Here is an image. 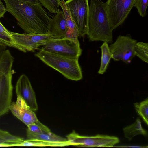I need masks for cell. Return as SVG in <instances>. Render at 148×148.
<instances>
[{"label":"cell","instance_id":"obj_1","mask_svg":"<svg viewBox=\"0 0 148 148\" xmlns=\"http://www.w3.org/2000/svg\"><path fill=\"white\" fill-rule=\"evenodd\" d=\"M6 11L16 19L25 33L44 34L49 32L47 13L39 3H32L17 0H3Z\"/></svg>","mask_w":148,"mask_h":148},{"label":"cell","instance_id":"obj_2","mask_svg":"<svg viewBox=\"0 0 148 148\" xmlns=\"http://www.w3.org/2000/svg\"><path fill=\"white\" fill-rule=\"evenodd\" d=\"M105 3L101 0H90L87 34L89 41H103L112 43V31Z\"/></svg>","mask_w":148,"mask_h":148},{"label":"cell","instance_id":"obj_3","mask_svg":"<svg viewBox=\"0 0 148 148\" xmlns=\"http://www.w3.org/2000/svg\"><path fill=\"white\" fill-rule=\"evenodd\" d=\"M14 58L6 47L0 46V115L8 112L12 103L13 87L12 68Z\"/></svg>","mask_w":148,"mask_h":148},{"label":"cell","instance_id":"obj_4","mask_svg":"<svg viewBox=\"0 0 148 148\" xmlns=\"http://www.w3.org/2000/svg\"><path fill=\"white\" fill-rule=\"evenodd\" d=\"M35 55L46 64L58 71L68 79L77 81L82 78L78 59L67 58L41 49Z\"/></svg>","mask_w":148,"mask_h":148},{"label":"cell","instance_id":"obj_5","mask_svg":"<svg viewBox=\"0 0 148 148\" xmlns=\"http://www.w3.org/2000/svg\"><path fill=\"white\" fill-rule=\"evenodd\" d=\"M40 49L67 58L77 59L82 51L78 38H65L50 40Z\"/></svg>","mask_w":148,"mask_h":148},{"label":"cell","instance_id":"obj_6","mask_svg":"<svg viewBox=\"0 0 148 148\" xmlns=\"http://www.w3.org/2000/svg\"><path fill=\"white\" fill-rule=\"evenodd\" d=\"M12 40L18 49L25 53L34 51L54 38L48 33L44 34L19 33L10 31Z\"/></svg>","mask_w":148,"mask_h":148},{"label":"cell","instance_id":"obj_7","mask_svg":"<svg viewBox=\"0 0 148 148\" xmlns=\"http://www.w3.org/2000/svg\"><path fill=\"white\" fill-rule=\"evenodd\" d=\"M136 0H107L105 2L110 26L113 30L122 24L132 8Z\"/></svg>","mask_w":148,"mask_h":148},{"label":"cell","instance_id":"obj_8","mask_svg":"<svg viewBox=\"0 0 148 148\" xmlns=\"http://www.w3.org/2000/svg\"><path fill=\"white\" fill-rule=\"evenodd\" d=\"M71 145L80 147H113L119 142L116 136L97 134L93 136H82L73 131L66 136Z\"/></svg>","mask_w":148,"mask_h":148},{"label":"cell","instance_id":"obj_9","mask_svg":"<svg viewBox=\"0 0 148 148\" xmlns=\"http://www.w3.org/2000/svg\"><path fill=\"white\" fill-rule=\"evenodd\" d=\"M137 40L128 36H119L116 41L109 47L112 58L115 61L121 60L130 63L134 55Z\"/></svg>","mask_w":148,"mask_h":148},{"label":"cell","instance_id":"obj_10","mask_svg":"<svg viewBox=\"0 0 148 148\" xmlns=\"http://www.w3.org/2000/svg\"><path fill=\"white\" fill-rule=\"evenodd\" d=\"M89 0H67L65 1L71 16L78 30L79 36L87 34Z\"/></svg>","mask_w":148,"mask_h":148},{"label":"cell","instance_id":"obj_11","mask_svg":"<svg viewBox=\"0 0 148 148\" xmlns=\"http://www.w3.org/2000/svg\"><path fill=\"white\" fill-rule=\"evenodd\" d=\"M17 96L21 97L28 109L33 111L38 109L35 93L28 77L22 75L18 79L15 87Z\"/></svg>","mask_w":148,"mask_h":148},{"label":"cell","instance_id":"obj_12","mask_svg":"<svg viewBox=\"0 0 148 148\" xmlns=\"http://www.w3.org/2000/svg\"><path fill=\"white\" fill-rule=\"evenodd\" d=\"M52 18L48 17L49 32L54 39L65 38L66 23L64 12L60 10Z\"/></svg>","mask_w":148,"mask_h":148},{"label":"cell","instance_id":"obj_13","mask_svg":"<svg viewBox=\"0 0 148 148\" xmlns=\"http://www.w3.org/2000/svg\"><path fill=\"white\" fill-rule=\"evenodd\" d=\"M9 110L12 114L27 126L39 121L34 112L19 106L16 102H12Z\"/></svg>","mask_w":148,"mask_h":148},{"label":"cell","instance_id":"obj_14","mask_svg":"<svg viewBox=\"0 0 148 148\" xmlns=\"http://www.w3.org/2000/svg\"><path fill=\"white\" fill-rule=\"evenodd\" d=\"M60 5L64 12L66 21V31L65 38L70 39L78 38L79 36L78 29L71 16L64 0H60Z\"/></svg>","mask_w":148,"mask_h":148},{"label":"cell","instance_id":"obj_15","mask_svg":"<svg viewBox=\"0 0 148 148\" xmlns=\"http://www.w3.org/2000/svg\"><path fill=\"white\" fill-rule=\"evenodd\" d=\"M123 130L125 137L129 141L131 140L134 137L137 135L147 136V131L143 128L141 121L138 118L133 124L123 128Z\"/></svg>","mask_w":148,"mask_h":148},{"label":"cell","instance_id":"obj_16","mask_svg":"<svg viewBox=\"0 0 148 148\" xmlns=\"http://www.w3.org/2000/svg\"><path fill=\"white\" fill-rule=\"evenodd\" d=\"M26 133L28 139H36L57 142L68 141L67 139L58 136L51 131L47 133L38 134L33 132L27 129Z\"/></svg>","mask_w":148,"mask_h":148},{"label":"cell","instance_id":"obj_17","mask_svg":"<svg viewBox=\"0 0 148 148\" xmlns=\"http://www.w3.org/2000/svg\"><path fill=\"white\" fill-rule=\"evenodd\" d=\"M71 145L68 141L66 142H57L36 139L23 140L19 145L23 146L64 147Z\"/></svg>","mask_w":148,"mask_h":148},{"label":"cell","instance_id":"obj_18","mask_svg":"<svg viewBox=\"0 0 148 148\" xmlns=\"http://www.w3.org/2000/svg\"><path fill=\"white\" fill-rule=\"evenodd\" d=\"M24 140L21 137L14 135L0 129V147L18 146Z\"/></svg>","mask_w":148,"mask_h":148},{"label":"cell","instance_id":"obj_19","mask_svg":"<svg viewBox=\"0 0 148 148\" xmlns=\"http://www.w3.org/2000/svg\"><path fill=\"white\" fill-rule=\"evenodd\" d=\"M100 48L101 53V63L98 73L103 74L106 71L112 55L107 42H104Z\"/></svg>","mask_w":148,"mask_h":148},{"label":"cell","instance_id":"obj_20","mask_svg":"<svg viewBox=\"0 0 148 148\" xmlns=\"http://www.w3.org/2000/svg\"><path fill=\"white\" fill-rule=\"evenodd\" d=\"M134 55L143 62H148V44L143 42H137L134 47Z\"/></svg>","mask_w":148,"mask_h":148},{"label":"cell","instance_id":"obj_21","mask_svg":"<svg viewBox=\"0 0 148 148\" xmlns=\"http://www.w3.org/2000/svg\"><path fill=\"white\" fill-rule=\"evenodd\" d=\"M134 105L138 115L147 125H148V99L139 102L135 103Z\"/></svg>","mask_w":148,"mask_h":148},{"label":"cell","instance_id":"obj_22","mask_svg":"<svg viewBox=\"0 0 148 148\" xmlns=\"http://www.w3.org/2000/svg\"><path fill=\"white\" fill-rule=\"evenodd\" d=\"M42 6L47 9L50 13H56L60 10V0H38Z\"/></svg>","mask_w":148,"mask_h":148},{"label":"cell","instance_id":"obj_23","mask_svg":"<svg viewBox=\"0 0 148 148\" xmlns=\"http://www.w3.org/2000/svg\"><path fill=\"white\" fill-rule=\"evenodd\" d=\"M27 126V130L36 133H45L51 132L48 127L43 124L39 121L36 123L30 124Z\"/></svg>","mask_w":148,"mask_h":148},{"label":"cell","instance_id":"obj_24","mask_svg":"<svg viewBox=\"0 0 148 148\" xmlns=\"http://www.w3.org/2000/svg\"><path fill=\"white\" fill-rule=\"evenodd\" d=\"M148 4V0H136L134 6L138 10V14L142 17L145 16Z\"/></svg>","mask_w":148,"mask_h":148},{"label":"cell","instance_id":"obj_25","mask_svg":"<svg viewBox=\"0 0 148 148\" xmlns=\"http://www.w3.org/2000/svg\"><path fill=\"white\" fill-rule=\"evenodd\" d=\"M0 34L3 36L11 38L10 31L6 29L0 22Z\"/></svg>","mask_w":148,"mask_h":148},{"label":"cell","instance_id":"obj_26","mask_svg":"<svg viewBox=\"0 0 148 148\" xmlns=\"http://www.w3.org/2000/svg\"><path fill=\"white\" fill-rule=\"evenodd\" d=\"M6 12L7 11L5 7L1 0H0V18L3 17Z\"/></svg>","mask_w":148,"mask_h":148},{"label":"cell","instance_id":"obj_27","mask_svg":"<svg viewBox=\"0 0 148 148\" xmlns=\"http://www.w3.org/2000/svg\"><path fill=\"white\" fill-rule=\"evenodd\" d=\"M23 2L29 3H36L39 2L38 0H17Z\"/></svg>","mask_w":148,"mask_h":148},{"label":"cell","instance_id":"obj_28","mask_svg":"<svg viewBox=\"0 0 148 148\" xmlns=\"http://www.w3.org/2000/svg\"><path fill=\"white\" fill-rule=\"evenodd\" d=\"M1 116L0 115V117Z\"/></svg>","mask_w":148,"mask_h":148}]
</instances>
